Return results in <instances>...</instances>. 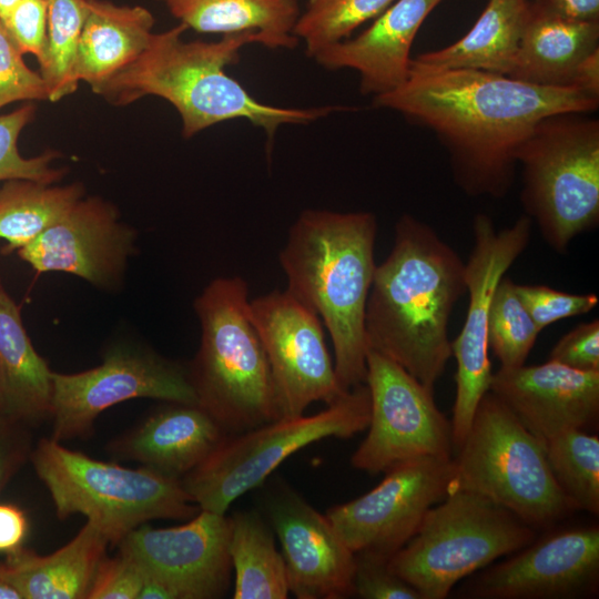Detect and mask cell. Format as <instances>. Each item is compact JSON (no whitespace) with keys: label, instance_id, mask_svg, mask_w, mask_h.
Returning a JSON list of instances; mask_svg holds the SVG:
<instances>
[{"label":"cell","instance_id":"9a60e30c","mask_svg":"<svg viewBox=\"0 0 599 599\" xmlns=\"http://www.w3.org/2000/svg\"><path fill=\"white\" fill-rule=\"evenodd\" d=\"M248 313L270 363L282 417L302 415L315 402L328 405L347 392L314 312L287 291H273L250 301Z\"/></svg>","mask_w":599,"mask_h":599},{"label":"cell","instance_id":"1f68e13d","mask_svg":"<svg viewBox=\"0 0 599 599\" xmlns=\"http://www.w3.org/2000/svg\"><path fill=\"white\" fill-rule=\"evenodd\" d=\"M47 42L38 61L48 100L58 102L78 89L74 62L88 0H47Z\"/></svg>","mask_w":599,"mask_h":599},{"label":"cell","instance_id":"bcb514c9","mask_svg":"<svg viewBox=\"0 0 599 599\" xmlns=\"http://www.w3.org/2000/svg\"><path fill=\"white\" fill-rule=\"evenodd\" d=\"M0 599H22L6 561L0 562Z\"/></svg>","mask_w":599,"mask_h":599},{"label":"cell","instance_id":"74e56055","mask_svg":"<svg viewBox=\"0 0 599 599\" xmlns=\"http://www.w3.org/2000/svg\"><path fill=\"white\" fill-rule=\"evenodd\" d=\"M389 558L368 551L355 554L354 595L364 599H422L388 566Z\"/></svg>","mask_w":599,"mask_h":599},{"label":"cell","instance_id":"2e32d148","mask_svg":"<svg viewBox=\"0 0 599 599\" xmlns=\"http://www.w3.org/2000/svg\"><path fill=\"white\" fill-rule=\"evenodd\" d=\"M508 560L473 573L457 591L470 599H573L599 586V527L550 531Z\"/></svg>","mask_w":599,"mask_h":599},{"label":"cell","instance_id":"277c9868","mask_svg":"<svg viewBox=\"0 0 599 599\" xmlns=\"http://www.w3.org/2000/svg\"><path fill=\"white\" fill-rule=\"evenodd\" d=\"M376 232L370 212L305 210L280 253L286 291L328 331L344 390L366 380L365 314L376 268Z\"/></svg>","mask_w":599,"mask_h":599},{"label":"cell","instance_id":"5b68a950","mask_svg":"<svg viewBox=\"0 0 599 599\" xmlns=\"http://www.w3.org/2000/svg\"><path fill=\"white\" fill-rule=\"evenodd\" d=\"M248 303L247 283L238 276L212 281L194 302L201 343L189 373L197 405L226 435L282 417Z\"/></svg>","mask_w":599,"mask_h":599},{"label":"cell","instance_id":"ac0fdd59","mask_svg":"<svg viewBox=\"0 0 599 599\" xmlns=\"http://www.w3.org/2000/svg\"><path fill=\"white\" fill-rule=\"evenodd\" d=\"M135 238V231L120 220L113 204L91 196L80 199L17 252L38 273L63 272L114 291L123 282Z\"/></svg>","mask_w":599,"mask_h":599},{"label":"cell","instance_id":"8992f818","mask_svg":"<svg viewBox=\"0 0 599 599\" xmlns=\"http://www.w3.org/2000/svg\"><path fill=\"white\" fill-rule=\"evenodd\" d=\"M30 459L48 488L57 516L80 514L119 544L152 519H191L201 509L181 479L148 467L129 468L71 450L52 438L41 439Z\"/></svg>","mask_w":599,"mask_h":599},{"label":"cell","instance_id":"d6a6232c","mask_svg":"<svg viewBox=\"0 0 599 599\" xmlns=\"http://www.w3.org/2000/svg\"><path fill=\"white\" fill-rule=\"evenodd\" d=\"M396 0H308L293 33L313 58L321 50L348 39L364 22L377 18Z\"/></svg>","mask_w":599,"mask_h":599},{"label":"cell","instance_id":"7a4b0ae2","mask_svg":"<svg viewBox=\"0 0 599 599\" xmlns=\"http://www.w3.org/2000/svg\"><path fill=\"white\" fill-rule=\"evenodd\" d=\"M465 293V262L457 252L428 224L403 215L369 290L368 349L397 363L434 393L453 356L448 321Z\"/></svg>","mask_w":599,"mask_h":599},{"label":"cell","instance_id":"d4e9b609","mask_svg":"<svg viewBox=\"0 0 599 599\" xmlns=\"http://www.w3.org/2000/svg\"><path fill=\"white\" fill-rule=\"evenodd\" d=\"M599 48V21L550 13L532 1L510 78L542 87H570L578 63Z\"/></svg>","mask_w":599,"mask_h":599},{"label":"cell","instance_id":"7bdbcfd3","mask_svg":"<svg viewBox=\"0 0 599 599\" xmlns=\"http://www.w3.org/2000/svg\"><path fill=\"white\" fill-rule=\"evenodd\" d=\"M27 532L26 514L16 505L0 504V554L9 555L21 548Z\"/></svg>","mask_w":599,"mask_h":599},{"label":"cell","instance_id":"83f0119b","mask_svg":"<svg viewBox=\"0 0 599 599\" xmlns=\"http://www.w3.org/2000/svg\"><path fill=\"white\" fill-rule=\"evenodd\" d=\"M172 16L202 33L256 32L267 49H294L297 0H159Z\"/></svg>","mask_w":599,"mask_h":599},{"label":"cell","instance_id":"5bb4252c","mask_svg":"<svg viewBox=\"0 0 599 599\" xmlns=\"http://www.w3.org/2000/svg\"><path fill=\"white\" fill-rule=\"evenodd\" d=\"M385 473L372 490L326 512L354 554L390 558L415 535L426 512L451 490V458L408 459Z\"/></svg>","mask_w":599,"mask_h":599},{"label":"cell","instance_id":"f35d334b","mask_svg":"<svg viewBox=\"0 0 599 599\" xmlns=\"http://www.w3.org/2000/svg\"><path fill=\"white\" fill-rule=\"evenodd\" d=\"M0 19L23 54L32 53L38 60L42 57L48 29L47 0H20Z\"/></svg>","mask_w":599,"mask_h":599},{"label":"cell","instance_id":"b9f144b4","mask_svg":"<svg viewBox=\"0 0 599 599\" xmlns=\"http://www.w3.org/2000/svg\"><path fill=\"white\" fill-rule=\"evenodd\" d=\"M29 427L0 415V493L30 458Z\"/></svg>","mask_w":599,"mask_h":599},{"label":"cell","instance_id":"4316f807","mask_svg":"<svg viewBox=\"0 0 599 599\" xmlns=\"http://www.w3.org/2000/svg\"><path fill=\"white\" fill-rule=\"evenodd\" d=\"M153 26L152 13L143 7L88 0L74 62L75 80L93 89L133 62L148 47Z\"/></svg>","mask_w":599,"mask_h":599},{"label":"cell","instance_id":"f546056e","mask_svg":"<svg viewBox=\"0 0 599 599\" xmlns=\"http://www.w3.org/2000/svg\"><path fill=\"white\" fill-rule=\"evenodd\" d=\"M0 187L2 252L18 251L57 223L84 195L80 183L53 185L28 179L3 181Z\"/></svg>","mask_w":599,"mask_h":599},{"label":"cell","instance_id":"e0dca14e","mask_svg":"<svg viewBox=\"0 0 599 599\" xmlns=\"http://www.w3.org/2000/svg\"><path fill=\"white\" fill-rule=\"evenodd\" d=\"M230 530L225 514L200 510L181 526L152 528L143 524L118 545L175 599H214L223 597L231 582Z\"/></svg>","mask_w":599,"mask_h":599},{"label":"cell","instance_id":"8d00e7d4","mask_svg":"<svg viewBox=\"0 0 599 599\" xmlns=\"http://www.w3.org/2000/svg\"><path fill=\"white\" fill-rule=\"evenodd\" d=\"M22 55L0 19V109L17 101L48 100L41 74Z\"/></svg>","mask_w":599,"mask_h":599},{"label":"cell","instance_id":"d590c367","mask_svg":"<svg viewBox=\"0 0 599 599\" xmlns=\"http://www.w3.org/2000/svg\"><path fill=\"white\" fill-rule=\"evenodd\" d=\"M517 294L537 327L586 314L593 309L599 298L596 294H571L545 285L515 284Z\"/></svg>","mask_w":599,"mask_h":599},{"label":"cell","instance_id":"484cf974","mask_svg":"<svg viewBox=\"0 0 599 599\" xmlns=\"http://www.w3.org/2000/svg\"><path fill=\"white\" fill-rule=\"evenodd\" d=\"M110 544L95 524L87 521L71 541L51 555L40 556L21 547L7 555L6 564L22 599H87Z\"/></svg>","mask_w":599,"mask_h":599},{"label":"cell","instance_id":"ba28073f","mask_svg":"<svg viewBox=\"0 0 599 599\" xmlns=\"http://www.w3.org/2000/svg\"><path fill=\"white\" fill-rule=\"evenodd\" d=\"M520 201L546 243L566 253L599 223V121L583 113L542 119L517 152Z\"/></svg>","mask_w":599,"mask_h":599},{"label":"cell","instance_id":"4fadbf2b","mask_svg":"<svg viewBox=\"0 0 599 599\" xmlns=\"http://www.w3.org/2000/svg\"><path fill=\"white\" fill-rule=\"evenodd\" d=\"M366 380L370 396L368 433L351 463L372 475L419 458H453L451 425L434 393L397 363L368 349Z\"/></svg>","mask_w":599,"mask_h":599},{"label":"cell","instance_id":"603a6c76","mask_svg":"<svg viewBox=\"0 0 599 599\" xmlns=\"http://www.w3.org/2000/svg\"><path fill=\"white\" fill-rule=\"evenodd\" d=\"M52 392V370L0 282V415L28 427L38 425L51 417Z\"/></svg>","mask_w":599,"mask_h":599},{"label":"cell","instance_id":"f6af8a7d","mask_svg":"<svg viewBox=\"0 0 599 599\" xmlns=\"http://www.w3.org/2000/svg\"><path fill=\"white\" fill-rule=\"evenodd\" d=\"M570 87L599 99V48L586 55L576 67Z\"/></svg>","mask_w":599,"mask_h":599},{"label":"cell","instance_id":"7c38bea8","mask_svg":"<svg viewBox=\"0 0 599 599\" xmlns=\"http://www.w3.org/2000/svg\"><path fill=\"white\" fill-rule=\"evenodd\" d=\"M531 225L526 214L501 230L495 229L487 214L479 213L474 219V246L465 263L468 306L461 331L451 342V355L457 364L450 422L454 453L465 439L476 408L490 387L488 323L493 296L500 280L528 246Z\"/></svg>","mask_w":599,"mask_h":599},{"label":"cell","instance_id":"6da1fadb","mask_svg":"<svg viewBox=\"0 0 599 599\" xmlns=\"http://www.w3.org/2000/svg\"><path fill=\"white\" fill-rule=\"evenodd\" d=\"M373 104L433 132L466 194L502 197L514 181L517 152L534 128L549 115L593 112L599 99L572 87L450 69L410 71L400 87L374 97Z\"/></svg>","mask_w":599,"mask_h":599},{"label":"cell","instance_id":"9c48e42d","mask_svg":"<svg viewBox=\"0 0 599 599\" xmlns=\"http://www.w3.org/2000/svg\"><path fill=\"white\" fill-rule=\"evenodd\" d=\"M535 539L536 529L508 509L481 495L453 490L426 512L388 566L422 599H445L463 578Z\"/></svg>","mask_w":599,"mask_h":599},{"label":"cell","instance_id":"30bf717a","mask_svg":"<svg viewBox=\"0 0 599 599\" xmlns=\"http://www.w3.org/2000/svg\"><path fill=\"white\" fill-rule=\"evenodd\" d=\"M369 417V390L362 384L314 415L281 417L227 435L181 478L182 486L201 510L224 515L233 501L263 484L287 457L325 438H349L368 427Z\"/></svg>","mask_w":599,"mask_h":599},{"label":"cell","instance_id":"8fae6325","mask_svg":"<svg viewBox=\"0 0 599 599\" xmlns=\"http://www.w3.org/2000/svg\"><path fill=\"white\" fill-rule=\"evenodd\" d=\"M52 439L84 438L105 409L135 398L197 405L190 373L151 348L116 343L91 369L52 372Z\"/></svg>","mask_w":599,"mask_h":599},{"label":"cell","instance_id":"f1b7e54d","mask_svg":"<svg viewBox=\"0 0 599 599\" xmlns=\"http://www.w3.org/2000/svg\"><path fill=\"white\" fill-rule=\"evenodd\" d=\"M229 552L234 599H285L290 595L283 556L273 534L254 511L230 517Z\"/></svg>","mask_w":599,"mask_h":599},{"label":"cell","instance_id":"60d3db41","mask_svg":"<svg viewBox=\"0 0 599 599\" xmlns=\"http://www.w3.org/2000/svg\"><path fill=\"white\" fill-rule=\"evenodd\" d=\"M549 361L577 370L599 372V319L580 323L565 334L550 351Z\"/></svg>","mask_w":599,"mask_h":599},{"label":"cell","instance_id":"ffe728a7","mask_svg":"<svg viewBox=\"0 0 599 599\" xmlns=\"http://www.w3.org/2000/svg\"><path fill=\"white\" fill-rule=\"evenodd\" d=\"M489 390L541 441L570 429L587 430L599 416V372L549 361L499 368Z\"/></svg>","mask_w":599,"mask_h":599},{"label":"cell","instance_id":"7dc6e473","mask_svg":"<svg viewBox=\"0 0 599 599\" xmlns=\"http://www.w3.org/2000/svg\"><path fill=\"white\" fill-rule=\"evenodd\" d=\"M20 0H0V18L4 17Z\"/></svg>","mask_w":599,"mask_h":599},{"label":"cell","instance_id":"ee69618b","mask_svg":"<svg viewBox=\"0 0 599 599\" xmlns=\"http://www.w3.org/2000/svg\"><path fill=\"white\" fill-rule=\"evenodd\" d=\"M532 2L566 19L599 21V0H532Z\"/></svg>","mask_w":599,"mask_h":599},{"label":"cell","instance_id":"d6986e66","mask_svg":"<svg viewBox=\"0 0 599 599\" xmlns=\"http://www.w3.org/2000/svg\"><path fill=\"white\" fill-rule=\"evenodd\" d=\"M267 509L282 547L290 592L298 599L354 595L355 554L326 515L290 489L272 496Z\"/></svg>","mask_w":599,"mask_h":599},{"label":"cell","instance_id":"e575fe53","mask_svg":"<svg viewBox=\"0 0 599 599\" xmlns=\"http://www.w3.org/2000/svg\"><path fill=\"white\" fill-rule=\"evenodd\" d=\"M34 113V105L27 103L10 113L0 114V181L28 179L53 184L62 179L65 171L51 166L57 152L47 151L24 158L18 150L19 135L33 120Z\"/></svg>","mask_w":599,"mask_h":599},{"label":"cell","instance_id":"7402d4cb","mask_svg":"<svg viewBox=\"0 0 599 599\" xmlns=\"http://www.w3.org/2000/svg\"><path fill=\"white\" fill-rule=\"evenodd\" d=\"M199 405L172 403L110 445V453L181 479L226 437Z\"/></svg>","mask_w":599,"mask_h":599},{"label":"cell","instance_id":"ab89813d","mask_svg":"<svg viewBox=\"0 0 599 599\" xmlns=\"http://www.w3.org/2000/svg\"><path fill=\"white\" fill-rule=\"evenodd\" d=\"M143 575L122 551L100 562L87 599H139Z\"/></svg>","mask_w":599,"mask_h":599},{"label":"cell","instance_id":"4dcf8cb0","mask_svg":"<svg viewBox=\"0 0 599 599\" xmlns=\"http://www.w3.org/2000/svg\"><path fill=\"white\" fill-rule=\"evenodd\" d=\"M550 470L575 510L599 514V438L566 430L545 443Z\"/></svg>","mask_w":599,"mask_h":599},{"label":"cell","instance_id":"44dd1931","mask_svg":"<svg viewBox=\"0 0 599 599\" xmlns=\"http://www.w3.org/2000/svg\"><path fill=\"white\" fill-rule=\"evenodd\" d=\"M440 1L396 0L357 37L336 42L313 59L328 70L356 71L364 95L388 93L408 79L415 37Z\"/></svg>","mask_w":599,"mask_h":599},{"label":"cell","instance_id":"836d02e7","mask_svg":"<svg viewBox=\"0 0 599 599\" xmlns=\"http://www.w3.org/2000/svg\"><path fill=\"white\" fill-rule=\"evenodd\" d=\"M540 332L517 294L515 283L504 276L493 296L488 323V345L500 367L525 365Z\"/></svg>","mask_w":599,"mask_h":599},{"label":"cell","instance_id":"3957f363","mask_svg":"<svg viewBox=\"0 0 599 599\" xmlns=\"http://www.w3.org/2000/svg\"><path fill=\"white\" fill-rule=\"evenodd\" d=\"M186 29L180 23L153 33L133 62L92 91L115 105L145 95L166 100L181 116L185 139L216 123L243 119L262 128L272 140L283 124H307L347 109L335 105L296 109L263 103L225 72L226 65L237 62L244 45L261 43L256 32L226 34L214 42H186L182 40Z\"/></svg>","mask_w":599,"mask_h":599},{"label":"cell","instance_id":"cb8c5ba5","mask_svg":"<svg viewBox=\"0 0 599 599\" xmlns=\"http://www.w3.org/2000/svg\"><path fill=\"white\" fill-rule=\"evenodd\" d=\"M530 4V0H489L463 38L448 47L412 58L410 71L468 69L509 75Z\"/></svg>","mask_w":599,"mask_h":599},{"label":"cell","instance_id":"52a82bcc","mask_svg":"<svg viewBox=\"0 0 599 599\" xmlns=\"http://www.w3.org/2000/svg\"><path fill=\"white\" fill-rule=\"evenodd\" d=\"M451 463L450 491L481 495L535 529L549 528L576 511L555 480L545 443L490 390Z\"/></svg>","mask_w":599,"mask_h":599}]
</instances>
